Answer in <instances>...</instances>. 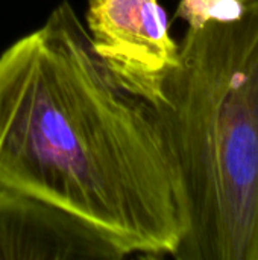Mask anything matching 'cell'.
<instances>
[{
  "label": "cell",
  "mask_w": 258,
  "mask_h": 260,
  "mask_svg": "<svg viewBox=\"0 0 258 260\" xmlns=\"http://www.w3.org/2000/svg\"><path fill=\"white\" fill-rule=\"evenodd\" d=\"M175 172L176 260H258V2L189 24L149 104Z\"/></svg>",
  "instance_id": "cell-2"
},
{
  "label": "cell",
  "mask_w": 258,
  "mask_h": 260,
  "mask_svg": "<svg viewBox=\"0 0 258 260\" xmlns=\"http://www.w3.org/2000/svg\"><path fill=\"white\" fill-rule=\"evenodd\" d=\"M0 184L78 218L128 257L179 247L178 184L155 111L116 81L68 2L0 53Z\"/></svg>",
  "instance_id": "cell-1"
},
{
  "label": "cell",
  "mask_w": 258,
  "mask_h": 260,
  "mask_svg": "<svg viewBox=\"0 0 258 260\" xmlns=\"http://www.w3.org/2000/svg\"><path fill=\"white\" fill-rule=\"evenodd\" d=\"M246 5L237 0H181L176 17L196 24L205 20H231L242 14Z\"/></svg>",
  "instance_id": "cell-5"
},
{
  "label": "cell",
  "mask_w": 258,
  "mask_h": 260,
  "mask_svg": "<svg viewBox=\"0 0 258 260\" xmlns=\"http://www.w3.org/2000/svg\"><path fill=\"white\" fill-rule=\"evenodd\" d=\"M87 27L116 81L152 104L179 61V44L160 0H88Z\"/></svg>",
  "instance_id": "cell-3"
},
{
  "label": "cell",
  "mask_w": 258,
  "mask_h": 260,
  "mask_svg": "<svg viewBox=\"0 0 258 260\" xmlns=\"http://www.w3.org/2000/svg\"><path fill=\"white\" fill-rule=\"evenodd\" d=\"M128 254L64 210L0 184V260H120Z\"/></svg>",
  "instance_id": "cell-4"
},
{
  "label": "cell",
  "mask_w": 258,
  "mask_h": 260,
  "mask_svg": "<svg viewBox=\"0 0 258 260\" xmlns=\"http://www.w3.org/2000/svg\"><path fill=\"white\" fill-rule=\"evenodd\" d=\"M237 2H240L242 5H249V3H254V2H258V0H237Z\"/></svg>",
  "instance_id": "cell-6"
}]
</instances>
